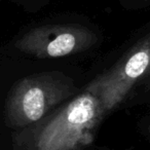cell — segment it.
<instances>
[{
    "instance_id": "obj_1",
    "label": "cell",
    "mask_w": 150,
    "mask_h": 150,
    "mask_svg": "<svg viewBox=\"0 0 150 150\" xmlns=\"http://www.w3.org/2000/svg\"><path fill=\"white\" fill-rule=\"evenodd\" d=\"M106 115L99 99L84 90L22 129L16 141L20 150H88Z\"/></svg>"
},
{
    "instance_id": "obj_2",
    "label": "cell",
    "mask_w": 150,
    "mask_h": 150,
    "mask_svg": "<svg viewBox=\"0 0 150 150\" xmlns=\"http://www.w3.org/2000/svg\"><path fill=\"white\" fill-rule=\"evenodd\" d=\"M74 81L60 72L30 75L13 86L5 102V120L24 129L77 95Z\"/></svg>"
},
{
    "instance_id": "obj_3",
    "label": "cell",
    "mask_w": 150,
    "mask_h": 150,
    "mask_svg": "<svg viewBox=\"0 0 150 150\" xmlns=\"http://www.w3.org/2000/svg\"><path fill=\"white\" fill-rule=\"evenodd\" d=\"M150 69V33L84 90L99 99L105 113L116 109Z\"/></svg>"
},
{
    "instance_id": "obj_4",
    "label": "cell",
    "mask_w": 150,
    "mask_h": 150,
    "mask_svg": "<svg viewBox=\"0 0 150 150\" xmlns=\"http://www.w3.org/2000/svg\"><path fill=\"white\" fill-rule=\"evenodd\" d=\"M97 41L96 33L83 26L44 25L22 36L16 47L37 59H57L86 52Z\"/></svg>"
},
{
    "instance_id": "obj_5",
    "label": "cell",
    "mask_w": 150,
    "mask_h": 150,
    "mask_svg": "<svg viewBox=\"0 0 150 150\" xmlns=\"http://www.w3.org/2000/svg\"><path fill=\"white\" fill-rule=\"evenodd\" d=\"M140 83H141V86H143L144 90L150 91V69L145 74V76L142 78V80L140 81Z\"/></svg>"
},
{
    "instance_id": "obj_6",
    "label": "cell",
    "mask_w": 150,
    "mask_h": 150,
    "mask_svg": "<svg viewBox=\"0 0 150 150\" xmlns=\"http://www.w3.org/2000/svg\"><path fill=\"white\" fill-rule=\"evenodd\" d=\"M146 135H147L148 138L150 139V121L147 123V125H146Z\"/></svg>"
},
{
    "instance_id": "obj_7",
    "label": "cell",
    "mask_w": 150,
    "mask_h": 150,
    "mask_svg": "<svg viewBox=\"0 0 150 150\" xmlns=\"http://www.w3.org/2000/svg\"><path fill=\"white\" fill-rule=\"evenodd\" d=\"M146 1H148V2H150V0H146Z\"/></svg>"
}]
</instances>
